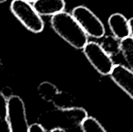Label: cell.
Returning <instances> with one entry per match:
<instances>
[{"mask_svg": "<svg viewBox=\"0 0 133 132\" xmlns=\"http://www.w3.org/2000/svg\"><path fill=\"white\" fill-rule=\"evenodd\" d=\"M51 23L55 32L76 49H83L88 42V35L74 18L66 12L52 16Z\"/></svg>", "mask_w": 133, "mask_h": 132, "instance_id": "obj_1", "label": "cell"}, {"mask_svg": "<svg viewBox=\"0 0 133 132\" xmlns=\"http://www.w3.org/2000/svg\"><path fill=\"white\" fill-rule=\"evenodd\" d=\"M88 117L86 110L81 107H72L69 109H57L46 113L43 121L44 128L50 131L55 128L63 130L73 129L81 126L83 121Z\"/></svg>", "mask_w": 133, "mask_h": 132, "instance_id": "obj_2", "label": "cell"}, {"mask_svg": "<svg viewBox=\"0 0 133 132\" xmlns=\"http://www.w3.org/2000/svg\"><path fill=\"white\" fill-rule=\"evenodd\" d=\"M11 11L30 31L37 33L44 30V24L41 15L37 13L30 2L26 0H13L11 3Z\"/></svg>", "mask_w": 133, "mask_h": 132, "instance_id": "obj_3", "label": "cell"}, {"mask_svg": "<svg viewBox=\"0 0 133 132\" xmlns=\"http://www.w3.org/2000/svg\"><path fill=\"white\" fill-rule=\"evenodd\" d=\"M72 15L86 32L94 38H101L105 34V27L101 19L87 7L79 5L73 9Z\"/></svg>", "mask_w": 133, "mask_h": 132, "instance_id": "obj_4", "label": "cell"}, {"mask_svg": "<svg viewBox=\"0 0 133 132\" xmlns=\"http://www.w3.org/2000/svg\"><path fill=\"white\" fill-rule=\"evenodd\" d=\"M83 50L90 63L100 74L103 75L111 74L115 63L111 57L104 51L101 44L94 41H88Z\"/></svg>", "mask_w": 133, "mask_h": 132, "instance_id": "obj_5", "label": "cell"}, {"mask_svg": "<svg viewBox=\"0 0 133 132\" xmlns=\"http://www.w3.org/2000/svg\"><path fill=\"white\" fill-rule=\"evenodd\" d=\"M9 124L12 132H29L24 103L17 96H12L8 99Z\"/></svg>", "mask_w": 133, "mask_h": 132, "instance_id": "obj_6", "label": "cell"}, {"mask_svg": "<svg viewBox=\"0 0 133 132\" xmlns=\"http://www.w3.org/2000/svg\"><path fill=\"white\" fill-rule=\"evenodd\" d=\"M113 82L133 100V72L123 65H115L109 75Z\"/></svg>", "mask_w": 133, "mask_h": 132, "instance_id": "obj_7", "label": "cell"}, {"mask_svg": "<svg viewBox=\"0 0 133 132\" xmlns=\"http://www.w3.org/2000/svg\"><path fill=\"white\" fill-rule=\"evenodd\" d=\"M108 26L113 35L120 40L131 37L129 19L121 13H114L108 19Z\"/></svg>", "mask_w": 133, "mask_h": 132, "instance_id": "obj_8", "label": "cell"}, {"mask_svg": "<svg viewBox=\"0 0 133 132\" xmlns=\"http://www.w3.org/2000/svg\"><path fill=\"white\" fill-rule=\"evenodd\" d=\"M33 6L41 16H54L64 11L65 2L64 0H35Z\"/></svg>", "mask_w": 133, "mask_h": 132, "instance_id": "obj_9", "label": "cell"}, {"mask_svg": "<svg viewBox=\"0 0 133 132\" xmlns=\"http://www.w3.org/2000/svg\"><path fill=\"white\" fill-rule=\"evenodd\" d=\"M101 43V47L111 57L118 55L122 51V40L114 35L104 36Z\"/></svg>", "mask_w": 133, "mask_h": 132, "instance_id": "obj_10", "label": "cell"}, {"mask_svg": "<svg viewBox=\"0 0 133 132\" xmlns=\"http://www.w3.org/2000/svg\"><path fill=\"white\" fill-rule=\"evenodd\" d=\"M52 103L57 109H69L75 107L74 96L66 92L58 91L52 100Z\"/></svg>", "mask_w": 133, "mask_h": 132, "instance_id": "obj_11", "label": "cell"}, {"mask_svg": "<svg viewBox=\"0 0 133 132\" xmlns=\"http://www.w3.org/2000/svg\"><path fill=\"white\" fill-rule=\"evenodd\" d=\"M37 91L40 96L46 102H52L58 93V88L49 82H41L37 88Z\"/></svg>", "mask_w": 133, "mask_h": 132, "instance_id": "obj_12", "label": "cell"}, {"mask_svg": "<svg viewBox=\"0 0 133 132\" xmlns=\"http://www.w3.org/2000/svg\"><path fill=\"white\" fill-rule=\"evenodd\" d=\"M122 55L130 68L133 72V37H129L122 40Z\"/></svg>", "mask_w": 133, "mask_h": 132, "instance_id": "obj_13", "label": "cell"}, {"mask_svg": "<svg viewBox=\"0 0 133 132\" xmlns=\"http://www.w3.org/2000/svg\"><path fill=\"white\" fill-rule=\"evenodd\" d=\"M83 132H107L97 120L92 117H87L81 124Z\"/></svg>", "mask_w": 133, "mask_h": 132, "instance_id": "obj_14", "label": "cell"}, {"mask_svg": "<svg viewBox=\"0 0 133 132\" xmlns=\"http://www.w3.org/2000/svg\"><path fill=\"white\" fill-rule=\"evenodd\" d=\"M8 117V99L0 91V120L7 119Z\"/></svg>", "mask_w": 133, "mask_h": 132, "instance_id": "obj_15", "label": "cell"}, {"mask_svg": "<svg viewBox=\"0 0 133 132\" xmlns=\"http://www.w3.org/2000/svg\"><path fill=\"white\" fill-rule=\"evenodd\" d=\"M0 132H12L8 119L0 120Z\"/></svg>", "mask_w": 133, "mask_h": 132, "instance_id": "obj_16", "label": "cell"}, {"mask_svg": "<svg viewBox=\"0 0 133 132\" xmlns=\"http://www.w3.org/2000/svg\"><path fill=\"white\" fill-rule=\"evenodd\" d=\"M29 132H46L44 128L39 124H33L30 126Z\"/></svg>", "mask_w": 133, "mask_h": 132, "instance_id": "obj_17", "label": "cell"}, {"mask_svg": "<svg viewBox=\"0 0 133 132\" xmlns=\"http://www.w3.org/2000/svg\"><path fill=\"white\" fill-rule=\"evenodd\" d=\"M2 93L3 94V96L6 98V99H9V97H11L12 96V89L9 88V87H8V86H5V87H4L2 89Z\"/></svg>", "mask_w": 133, "mask_h": 132, "instance_id": "obj_18", "label": "cell"}, {"mask_svg": "<svg viewBox=\"0 0 133 132\" xmlns=\"http://www.w3.org/2000/svg\"><path fill=\"white\" fill-rule=\"evenodd\" d=\"M129 24H130V28H131V37H133V17L129 19Z\"/></svg>", "mask_w": 133, "mask_h": 132, "instance_id": "obj_19", "label": "cell"}, {"mask_svg": "<svg viewBox=\"0 0 133 132\" xmlns=\"http://www.w3.org/2000/svg\"><path fill=\"white\" fill-rule=\"evenodd\" d=\"M50 132H66L65 130H63V129H61V128H55L51 131H50Z\"/></svg>", "mask_w": 133, "mask_h": 132, "instance_id": "obj_20", "label": "cell"}, {"mask_svg": "<svg viewBox=\"0 0 133 132\" xmlns=\"http://www.w3.org/2000/svg\"><path fill=\"white\" fill-rule=\"evenodd\" d=\"M26 1H27V2H34L35 0H26Z\"/></svg>", "mask_w": 133, "mask_h": 132, "instance_id": "obj_21", "label": "cell"}, {"mask_svg": "<svg viewBox=\"0 0 133 132\" xmlns=\"http://www.w3.org/2000/svg\"><path fill=\"white\" fill-rule=\"evenodd\" d=\"M5 1H6V0H0V3H2V2H4Z\"/></svg>", "mask_w": 133, "mask_h": 132, "instance_id": "obj_22", "label": "cell"}]
</instances>
